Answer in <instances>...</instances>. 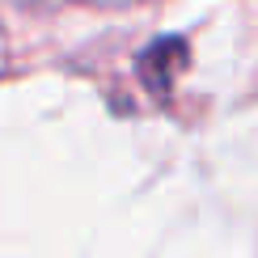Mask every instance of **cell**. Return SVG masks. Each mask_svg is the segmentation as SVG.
Returning a JSON list of instances; mask_svg holds the SVG:
<instances>
[{"label":"cell","instance_id":"cell-1","mask_svg":"<svg viewBox=\"0 0 258 258\" xmlns=\"http://www.w3.org/2000/svg\"><path fill=\"white\" fill-rule=\"evenodd\" d=\"M85 5H102V9H123V5H136V0H85Z\"/></svg>","mask_w":258,"mask_h":258}]
</instances>
